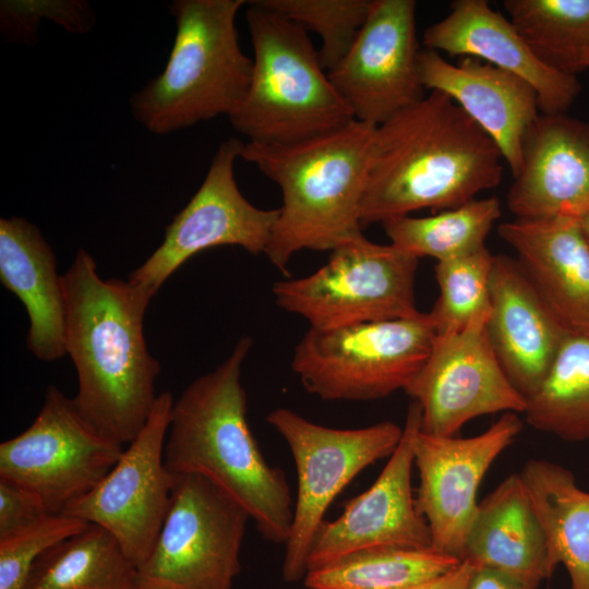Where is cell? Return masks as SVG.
I'll return each instance as SVG.
<instances>
[{"label": "cell", "instance_id": "1", "mask_svg": "<svg viewBox=\"0 0 589 589\" xmlns=\"http://www.w3.org/2000/svg\"><path fill=\"white\" fill-rule=\"evenodd\" d=\"M65 348L77 373L74 401L99 432L129 445L156 402L160 363L148 351L144 316L152 298L128 280L103 279L80 249L62 275Z\"/></svg>", "mask_w": 589, "mask_h": 589}, {"label": "cell", "instance_id": "2", "mask_svg": "<svg viewBox=\"0 0 589 589\" xmlns=\"http://www.w3.org/2000/svg\"><path fill=\"white\" fill-rule=\"evenodd\" d=\"M503 160L449 96L431 91L376 127L361 224L464 205L500 184Z\"/></svg>", "mask_w": 589, "mask_h": 589}, {"label": "cell", "instance_id": "3", "mask_svg": "<svg viewBox=\"0 0 589 589\" xmlns=\"http://www.w3.org/2000/svg\"><path fill=\"white\" fill-rule=\"evenodd\" d=\"M251 348L252 338L241 337L173 402L165 465L173 474L206 478L248 512L264 540L285 544L293 518L290 486L263 457L247 420L241 371Z\"/></svg>", "mask_w": 589, "mask_h": 589}, {"label": "cell", "instance_id": "4", "mask_svg": "<svg viewBox=\"0 0 589 589\" xmlns=\"http://www.w3.org/2000/svg\"><path fill=\"white\" fill-rule=\"evenodd\" d=\"M376 125L353 120L293 144L244 143L240 158L281 191L265 255L283 272L299 251H333L362 236L361 203Z\"/></svg>", "mask_w": 589, "mask_h": 589}, {"label": "cell", "instance_id": "5", "mask_svg": "<svg viewBox=\"0 0 589 589\" xmlns=\"http://www.w3.org/2000/svg\"><path fill=\"white\" fill-rule=\"evenodd\" d=\"M244 0H175L176 36L165 69L130 98L134 119L166 135L239 108L253 59L239 45L236 17Z\"/></svg>", "mask_w": 589, "mask_h": 589}, {"label": "cell", "instance_id": "6", "mask_svg": "<svg viewBox=\"0 0 589 589\" xmlns=\"http://www.w3.org/2000/svg\"><path fill=\"white\" fill-rule=\"evenodd\" d=\"M245 12L253 45L249 91L229 117L255 144H293L337 131L354 119L322 67L308 31L260 0Z\"/></svg>", "mask_w": 589, "mask_h": 589}, {"label": "cell", "instance_id": "7", "mask_svg": "<svg viewBox=\"0 0 589 589\" xmlns=\"http://www.w3.org/2000/svg\"><path fill=\"white\" fill-rule=\"evenodd\" d=\"M435 327L428 313L318 329L297 344L291 368L324 400L365 401L404 389L425 362Z\"/></svg>", "mask_w": 589, "mask_h": 589}, {"label": "cell", "instance_id": "8", "mask_svg": "<svg viewBox=\"0 0 589 589\" xmlns=\"http://www.w3.org/2000/svg\"><path fill=\"white\" fill-rule=\"evenodd\" d=\"M418 257L363 235L332 251L314 273L274 284L276 304L312 328L410 317L416 305Z\"/></svg>", "mask_w": 589, "mask_h": 589}, {"label": "cell", "instance_id": "9", "mask_svg": "<svg viewBox=\"0 0 589 589\" xmlns=\"http://www.w3.org/2000/svg\"><path fill=\"white\" fill-rule=\"evenodd\" d=\"M266 421L286 441L297 469V498L283 562L284 579L294 582L308 572L313 539L334 498L359 472L394 453L402 426L382 421L358 429H334L288 408L274 409Z\"/></svg>", "mask_w": 589, "mask_h": 589}, {"label": "cell", "instance_id": "10", "mask_svg": "<svg viewBox=\"0 0 589 589\" xmlns=\"http://www.w3.org/2000/svg\"><path fill=\"white\" fill-rule=\"evenodd\" d=\"M249 519L206 478L175 474L164 524L139 576L176 589H232Z\"/></svg>", "mask_w": 589, "mask_h": 589}, {"label": "cell", "instance_id": "11", "mask_svg": "<svg viewBox=\"0 0 589 589\" xmlns=\"http://www.w3.org/2000/svg\"><path fill=\"white\" fill-rule=\"evenodd\" d=\"M123 450L84 418L74 398L49 386L32 424L0 444V478L31 490L58 514L93 490Z\"/></svg>", "mask_w": 589, "mask_h": 589}, {"label": "cell", "instance_id": "12", "mask_svg": "<svg viewBox=\"0 0 589 589\" xmlns=\"http://www.w3.org/2000/svg\"><path fill=\"white\" fill-rule=\"evenodd\" d=\"M244 143H220L208 171L189 203L166 227L161 244L128 278L153 298L165 281L193 255L219 245H237L265 254L279 209L250 203L235 178V163Z\"/></svg>", "mask_w": 589, "mask_h": 589}, {"label": "cell", "instance_id": "13", "mask_svg": "<svg viewBox=\"0 0 589 589\" xmlns=\"http://www.w3.org/2000/svg\"><path fill=\"white\" fill-rule=\"evenodd\" d=\"M172 394L157 396L151 416L107 476L62 514L109 531L139 568L148 558L164 524L175 481L165 465Z\"/></svg>", "mask_w": 589, "mask_h": 589}, {"label": "cell", "instance_id": "14", "mask_svg": "<svg viewBox=\"0 0 589 589\" xmlns=\"http://www.w3.org/2000/svg\"><path fill=\"white\" fill-rule=\"evenodd\" d=\"M488 317L459 332L436 334L425 362L405 388L420 407L423 432L450 436L481 416L525 412L526 398L489 340Z\"/></svg>", "mask_w": 589, "mask_h": 589}, {"label": "cell", "instance_id": "15", "mask_svg": "<svg viewBox=\"0 0 589 589\" xmlns=\"http://www.w3.org/2000/svg\"><path fill=\"white\" fill-rule=\"evenodd\" d=\"M522 428L517 413L506 412L470 437L432 435L421 425L417 429L412 442L420 478L416 503L429 526L433 550L462 561L480 483Z\"/></svg>", "mask_w": 589, "mask_h": 589}, {"label": "cell", "instance_id": "16", "mask_svg": "<svg viewBox=\"0 0 589 589\" xmlns=\"http://www.w3.org/2000/svg\"><path fill=\"white\" fill-rule=\"evenodd\" d=\"M416 1L372 0L364 24L328 77L358 121L378 127L424 95Z\"/></svg>", "mask_w": 589, "mask_h": 589}, {"label": "cell", "instance_id": "17", "mask_svg": "<svg viewBox=\"0 0 589 589\" xmlns=\"http://www.w3.org/2000/svg\"><path fill=\"white\" fill-rule=\"evenodd\" d=\"M420 425L421 410L412 401L400 442L374 483L353 497L338 518L318 527L308 570L371 548L432 549L430 529L418 510L411 484L412 442Z\"/></svg>", "mask_w": 589, "mask_h": 589}, {"label": "cell", "instance_id": "18", "mask_svg": "<svg viewBox=\"0 0 589 589\" xmlns=\"http://www.w3.org/2000/svg\"><path fill=\"white\" fill-rule=\"evenodd\" d=\"M516 219H580L589 213V122L540 113L525 134L507 193Z\"/></svg>", "mask_w": 589, "mask_h": 589}, {"label": "cell", "instance_id": "19", "mask_svg": "<svg viewBox=\"0 0 589 589\" xmlns=\"http://www.w3.org/2000/svg\"><path fill=\"white\" fill-rule=\"evenodd\" d=\"M418 65L424 88L449 96L494 141L516 176L525 134L541 113L534 88L480 59L465 57L454 64L428 48Z\"/></svg>", "mask_w": 589, "mask_h": 589}, {"label": "cell", "instance_id": "20", "mask_svg": "<svg viewBox=\"0 0 589 589\" xmlns=\"http://www.w3.org/2000/svg\"><path fill=\"white\" fill-rule=\"evenodd\" d=\"M425 48L449 57H471L529 83L541 113H565L580 92L577 76L541 62L510 21L485 0H456L449 13L424 29Z\"/></svg>", "mask_w": 589, "mask_h": 589}, {"label": "cell", "instance_id": "21", "mask_svg": "<svg viewBox=\"0 0 589 589\" xmlns=\"http://www.w3.org/2000/svg\"><path fill=\"white\" fill-rule=\"evenodd\" d=\"M486 333L506 375L527 398L567 335L517 259L495 255Z\"/></svg>", "mask_w": 589, "mask_h": 589}, {"label": "cell", "instance_id": "22", "mask_svg": "<svg viewBox=\"0 0 589 589\" xmlns=\"http://www.w3.org/2000/svg\"><path fill=\"white\" fill-rule=\"evenodd\" d=\"M497 231L564 330L589 336V243L579 219L515 218Z\"/></svg>", "mask_w": 589, "mask_h": 589}, {"label": "cell", "instance_id": "23", "mask_svg": "<svg viewBox=\"0 0 589 589\" xmlns=\"http://www.w3.org/2000/svg\"><path fill=\"white\" fill-rule=\"evenodd\" d=\"M0 280L26 309L29 351L46 362L67 354L62 275L40 230L23 217L0 219Z\"/></svg>", "mask_w": 589, "mask_h": 589}, {"label": "cell", "instance_id": "24", "mask_svg": "<svg viewBox=\"0 0 589 589\" xmlns=\"http://www.w3.org/2000/svg\"><path fill=\"white\" fill-rule=\"evenodd\" d=\"M462 560L539 585L554 573L543 528L518 473L479 503Z\"/></svg>", "mask_w": 589, "mask_h": 589}, {"label": "cell", "instance_id": "25", "mask_svg": "<svg viewBox=\"0 0 589 589\" xmlns=\"http://www.w3.org/2000/svg\"><path fill=\"white\" fill-rule=\"evenodd\" d=\"M518 474L554 565L566 568L570 589H589V493L568 469L546 459L528 460Z\"/></svg>", "mask_w": 589, "mask_h": 589}, {"label": "cell", "instance_id": "26", "mask_svg": "<svg viewBox=\"0 0 589 589\" xmlns=\"http://www.w3.org/2000/svg\"><path fill=\"white\" fill-rule=\"evenodd\" d=\"M137 576L119 541L89 524L45 552L24 589H132Z\"/></svg>", "mask_w": 589, "mask_h": 589}, {"label": "cell", "instance_id": "27", "mask_svg": "<svg viewBox=\"0 0 589 589\" xmlns=\"http://www.w3.org/2000/svg\"><path fill=\"white\" fill-rule=\"evenodd\" d=\"M459 563L433 549L371 548L309 569L303 582L306 589H414Z\"/></svg>", "mask_w": 589, "mask_h": 589}, {"label": "cell", "instance_id": "28", "mask_svg": "<svg viewBox=\"0 0 589 589\" xmlns=\"http://www.w3.org/2000/svg\"><path fill=\"white\" fill-rule=\"evenodd\" d=\"M526 402V421L536 430L567 441L589 438V336H565Z\"/></svg>", "mask_w": 589, "mask_h": 589}, {"label": "cell", "instance_id": "29", "mask_svg": "<svg viewBox=\"0 0 589 589\" xmlns=\"http://www.w3.org/2000/svg\"><path fill=\"white\" fill-rule=\"evenodd\" d=\"M503 7L545 65L575 76L589 68V0H505Z\"/></svg>", "mask_w": 589, "mask_h": 589}, {"label": "cell", "instance_id": "30", "mask_svg": "<svg viewBox=\"0 0 589 589\" xmlns=\"http://www.w3.org/2000/svg\"><path fill=\"white\" fill-rule=\"evenodd\" d=\"M496 196L472 200L431 216L389 218L382 226L390 244L418 259L450 260L485 245V239L501 217Z\"/></svg>", "mask_w": 589, "mask_h": 589}, {"label": "cell", "instance_id": "31", "mask_svg": "<svg viewBox=\"0 0 589 589\" xmlns=\"http://www.w3.org/2000/svg\"><path fill=\"white\" fill-rule=\"evenodd\" d=\"M494 256L486 245L446 261L436 262L438 297L428 313L436 334L466 328L490 314Z\"/></svg>", "mask_w": 589, "mask_h": 589}, {"label": "cell", "instance_id": "32", "mask_svg": "<svg viewBox=\"0 0 589 589\" xmlns=\"http://www.w3.org/2000/svg\"><path fill=\"white\" fill-rule=\"evenodd\" d=\"M322 39V67L333 70L347 55L366 19L369 0H260Z\"/></svg>", "mask_w": 589, "mask_h": 589}, {"label": "cell", "instance_id": "33", "mask_svg": "<svg viewBox=\"0 0 589 589\" xmlns=\"http://www.w3.org/2000/svg\"><path fill=\"white\" fill-rule=\"evenodd\" d=\"M89 524L62 513L0 540V589H24L37 560L49 549Z\"/></svg>", "mask_w": 589, "mask_h": 589}, {"label": "cell", "instance_id": "34", "mask_svg": "<svg viewBox=\"0 0 589 589\" xmlns=\"http://www.w3.org/2000/svg\"><path fill=\"white\" fill-rule=\"evenodd\" d=\"M41 17L53 21L73 34L92 29L95 13L83 0H2L0 27L4 40L33 46Z\"/></svg>", "mask_w": 589, "mask_h": 589}, {"label": "cell", "instance_id": "35", "mask_svg": "<svg viewBox=\"0 0 589 589\" xmlns=\"http://www.w3.org/2000/svg\"><path fill=\"white\" fill-rule=\"evenodd\" d=\"M50 514L37 494L0 478V540L28 528Z\"/></svg>", "mask_w": 589, "mask_h": 589}, {"label": "cell", "instance_id": "36", "mask_svg": "<svg viewBox=\"0 0 589 589\" xmlns=\"http://www.w3.org/2000/svg\"><path fill=\"white\" fill-rule=\"evenodd\" d=\"M539 584L524 580L505 572L476 566L468 589H538Z\"/></svg>", "mask_w": 589, "mask_h": 589}, {"label": "cell", "instance_id": "37", "mask_svg": "<svg viewBox=\"0 0 589 589\" xmlns=\"http://www.w3.org/2000/svg\"><path fill=\"white\" fill-rule=\"evenodd\" d=\"M473 568L474 565L470 561L462 560L450 570L414 589H468Z\"/></svg>", "mask_w": 589, "mask_h": 589}, {"label": "cell", "instance_id": "38", "mask_svg": "<svg viewBox=\"0 0 589 589\" xmlns=\"http://www.w3.org/2000/svg\"><path fill=\"white\" fill-rule=\"evenodd\" d=\"M132 589H176L169 585L137 576Z\"/></svg>", "mask_w": 589, "mask_h": 589}, {"label": "cell", "instance_id": "39", "mask_svg": "<svg viewBox=\"0 0 589 589\" xmlns=\"http://www.w3.org/2000/svg\"><path fill=\"white\" fill-rule=\"evenodd\" d=\"M580 226H581V229H582V232L589 243V213L585 216H582L580 219Z\"/></svg>", "mask_w": 589, "mask_h": 589}]
</instances>
